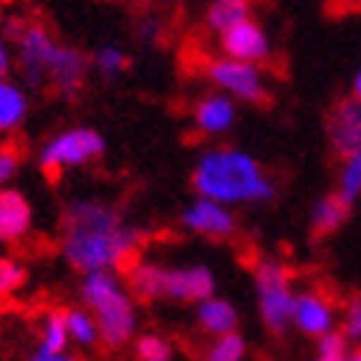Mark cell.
I'll use <instances>...</instances> for the list:
<instances>
[{"label": "cell", "mask_w": 361, "mask_h": 361, "mask_svg": "<svg viewBox=\"0 0 361 361\" xmlns=\"http://www.w3.org/2000/svg\"><path fill=\"white\" fill-rule=\"evenodd\" d=\"M144 235L138 229L123 226L118 212L94 203L80 200L68 206L62 218V256L80 274L94 270H130L135 264V252Z\"/></svg>", "instance_id": "obj_1"}, {"label": "cell", "mask_w": 361, "mask_h": 361, "mask_svg": "<svg viewBox=\"0 0 361 361\" xmlns=\"http://www.w3.org/2000/svg\"><path fill=\"white\" fill-rule=\"evenodd\" d=\"M194 188L214 203L267 200L274 185L262 176L259 161L238 150H214L200 159L194 171Z\"/></svg>", "instance_id": "obj_2"}, {"label": "cell", "mask_w": 361, "mask_h": 361, "mask_svg": "<svg viewBox=\"0 0 361 361\" xmlns=\"http://www.w3.org/2000/svg\"><path fill=\"white\" fill-rule=\"evenodd\" d=\"M82 300L92 309V317L97 320L100 341L106 350H121L130 344V338L135 332V309L130 294L118 285L112 274H106V270L85 274Z\"/></svg>", "instance_id": "obj_3"}, {"label": "cell", "mask_w": 361, "mask_h": 361, "mask_svg": "<svg viewBox=\"0 0 361 361\" xmlns=\"http://www.w3.org/2000/svg\"><path fill=\"white\" fill-rule=\"evenodd\" d=\"M256 291H259V312L262 323L270 335L282 338L294 323V294H291V270L279 262H259L256 264Z\"/></svg>", "instance_id": "obj_4"}, {"label": "cell", "mask_w": 361, "mask_h": 361, "mask_svg": "<svg viewBox=\"0 0 361 361\" xmlns=\"http://www.w3.org/2000/svg\"><path fill=\"white\" fill-rule=\"evenodd\" d=\"M12 39L18 44V56H21V68L24 77L30 80L32 88H47V74L53 56L59 50V42L50 35L47 27L42 24H12Z\"/></svg>", "instance_id": "obj_5"}, {"label": "cell", "mask_w": 361, "mask_h": 361, "mask_svg": "<svg viewBox=\"0 0 361 361\" xmlns=\"http://www.w3.org/2000/svg\"><path fill=\"white\" fill-rule=\"evenodd\" d=\"M97 156H103V138L94 130H71L53 138L42 153V171L50 179H59L62 168L68 165H88Z\"/></svg>", "instance_id": "obj_6"}, {"label": "cell", "mask_w": 361, "mask_h": 361, "mask_svg": "<svg viewBox=\"0 0 361 361\" xmlns=\"http://www.w3.org/2000/svg\"><path fill=\"white\" fill-rule=\"evenodd\" d=\"M209 77L218 82L226 92L238 94L241 100H250V103H259L264 106L270 100L267 88L262 85V77H259V68L252 62H241V59H218L209 65Z\"/></svg>", "instance_id": "obj_7"}, {"label": "cell", "mask_w": 361, "mask_h": 361, "mask_svg": "<svg viewBox=\"0 0 361 361\" xmlns=\"http://www.w3.org/2000/svg\"><path fill=\"white\" fill-rule=\"evenodd\" d=\"M214 294L209 267H165V297L176 302H203Z\"/></svg>", "instance_id": "obj_8"}, {"label": "cell", "mask_w": 361, "mask_h": 361, "mask_svg": "<svg viewBox=\"0 0 361 361\" xmlns=\"http://www.w3.org/2000/svg\"><path fill=\"white\" fill-rule=\"evenodd\" d=\"M85 71H88V59L82 53L77 47L59 44L53 65H50V74H47V88L59 97H74L85 82Z\"/></svg>", "instance_id": "obj_9"}, {"label": "cell", "mask_w": 361, "mask_h": 361, "mask_svg": "<svg viewBox=\"0 0 361 361\" xmlns=\"http://www.w3.org/2000/svg\"><path fill=\"white\" fill-rule=\"evenodd\" d=\"M183 224L191 232H197V235H206L212 241H224V238H229L232 232L238 229L235 226V218H232V214L221 203L209 200V197H203V200H197L194 206L185 209Z\"/></svg>", "instance_id": "obj_10"}, {"label": "cell", "mask_w": 361, "mask_h": 361, "mask_svg": "<svg viewBox=\"0 0 361 361\" xmlns=\"http://www.w3.org/2000/svg\"><path fill=\"white\" fill-rule=\"evenodd\" d=\"M329 135L341 159H350L361 147V103L358 100H341L335 106Z\"/></svg>", "instance_id": "obj_11"}, {"label": "cell", "mask_w": 361, "mask_h": 361, "mask_svg": "<svg viewBox=\"0 0 361 361\" xmlns=\"http://www.w3.org/2000/svg\"><path fill=\"white\" fill-rule=\"evenodd\" d=\"M294 323L302 335L323 338L326 332H332V300L317 291H305L294 297Z\"/></svg>", "instance_id": "obj_12"}, {"label": "cell", "mask_w": 361, "mask_h": 361, "mask_svg": "<svg viewBox=\"0 0 361 361\" xmlns=\"http://www.w3.org/2000/svg\"><path fill=\"white\" fill-rule=\"evenodd\" d=\"M221 47L226 50L229 59H241V62H259L267 56V35L259 30V24L244 21L238 27H232L224 32Z\"/></svg>", "instance_id": "obj_13"}, {"label": "cell", "mask_w": 361, "mask_h": 361, "mask_svg": "<svg viewBox=\"0 0 361 361\" xmlns=\"http://www.w3.org/2000/svg\"><path fill=\"white\" fill-rule=\"evenodd\" d=\"M350 214H353V200H347L341 191L323 197L312 212V238L323 241V238L335 235V232L350 221Z\"/></svg>", "instance_id": "obj_14"}, {"label": "cell", "mask_w": 361, "mask_h": 361, "mask_svg": "<svg viewBox=\"0 0 361 361\" xmlns=\"http://www.w3.org/2000/svg\"><path fill=\"white\" fill-rule=\"evenodd\" d=\"M32 224V209L18 191H0V241H18Z\"/></svg>", "instance_id": "obj_15"}, {"label": "cell", "mask_w": 361, "mask_h": 361, "mask_svg": "<svg viewBox=\"0 0 361 361\" xmlns=\"http://www.w3.org/2000/svg\"><path fill=\"white\" fill-rule=\"evenodd\" d=\"M126 282H130V291L141 302H156L165 297V267H159V264L135 262L126 270Z\"/></svg>", "instance_id": "obj_16"}, {"label": "cell", "mask_w": 361, "mask_h": 361, "mask_svg": "<svg viewBox=\"0 0 361 361\" xmlns=\"http://www.w3.org/2000/svg\"><path fill=\"white\" fill-rule=\"evenodd\" d=\"M232 121H235V109H232V103L226 97H218V94L200 100L194 109V123L209 135L226 133L232 126Z\"/></svg>", "instance_id": "obj_17"}, {"label": "cell", "mask_w": 361, "mask_h": 361, "mask_svg": "<svg viewBox=\"0 0 361 361\" xmlns=\"http://www.w3.org/2000/svg\"><path fill=\"white\" fill-rule=\"evenodd\" d=\"M197 320H200V329H206L209 335H226V332H235L238 326V314L235 309L226 302V300H203L200 309H197Z\"/></svg>", "instance_id": "obj_18"}, {"label": "cell", "mask_w": 361, "mask_h": 361, "mask_svg": "<svg viewBox=\"0 0 361 361\" xmlns=\"http://www.w3.org/2000/svg\"><path fill=\"white\" fill-rule=\"evenodd\" d=\"M244 21H250V0H214L209 9V27L218 32H226Z\"/></svg>", "instance_id": "obj_19"}, {"label": "cell", "mask_w": 361, "mask_h": 361, "mask_svg": "<svg viewBox=\"0 0 361 361\" xmlns=\"http://www.w3.org/2000/svg\"><path fill=\"white\" fill-rule=\"evenodd\" d=\"M27 115V97L15 85L0 82V133L15 130Z\"/></svg>", "instance_id": "obj_20"}, {"label": "cell", "mask_w": 361, "mask_h": 361, "mask_svg": "<svg viewBox=\"0 0 361 361\" xmlns=\"http://www.w3.org/2000/svg\"><path fill=\"white\" fill-rule=\"evenodd\" d=\"M247 353V344L238 332H226V335H218L206 347V353L200 355V361H241Z\"/></svg>", "instance_id": "obj_21"}, {"label": "cell", "mask_w": 361, "mask_h": 361, "mask_svg": "<svg viewBox=\"0 0 361 361\" xmlns=\"http://www.w3.org/2000/svg\"><path fill=\"white\" fill-rule=\"evenodd\" d=\"M65 314H68V332H71V338H74L77 344H82V347H94L97 338H100L97 320L88 312H82V309H65Z\"/></svg>", "instance_id": "obj_22"}, {"label": "cell", "mask_w": 361, "mask_h": 361, "mask_svg": "<svg viewBox=\"0 0 361 361\" xmlns=\"http://www.w3.org/2000/svg\"><path fill=\"white\" fill-rule=\"evenodd\" d=\"M68 314L65 312H50L44 320V329H42V347L53 350V353H65L68 347Z\"/></svg>", "instance_id": "obj_23"}, {"label": "cell", "mask_w": 361, "mask_h": 361, "mask_svg": "<svg viewBox=\"0 0 361 361\" xmlns=\"http://www.w3.org/2000/svg\"><path fill=\"white\" fill-rule=\"evenodd\" d=\"M135 358L138 361H171L173 347L161 335H141L135 341Z\"/></svg>", "instance_id": "obj_24"}, {"label": "cell", "mask_w": 361, "mask_h": 361, "mask_svg": "<svg viewBox=\"0 0 361 361\" xmlns=\"http://www.w3.org/2000/svg\"><path fill=\"white\" fill-rule=\"evenodd\" d=\"M344 332H326L317 344V355L314 361H347L350 358V344H347Z\"/></svg>", "instance_id": "obj_25"}, {"label": "cell", "mask_w": 361, "mask_h": 361, "mask_svg": "<svg viewBox=\"0 0 361 361\" xmlns=\"http://www.w3.org/2000/svg\"><path fill=\"white\" fill-rule=\"evenodd\" d=\"M341 194H344L347 200H355L361 194V147L347 159L344 176H341Z\"/></svg>", "instance_id": "obj_26"}, {"label": "cell", "mask_w": 361, "mask_h": 361, "mask_svg": "<svg viewBox=\"0 0 361 361\" xmlns=\"http://www.w3.org/2000/svg\"><path fill=\"white\" fill-rule=\"evenodd\" d=\"M27 282V270L12 262V259H0V297H9Z\"/></svg>", "instance_id": "obj_27"}, {"label": "cell", "mask_w": 361, "mask_h": 361, "mask_svg": "<svg viewBox=\"0 0 361 361\" xmlns=\"http://www.w3.org/2000/svg\"><path fill=\"white\" fill-rule=\"evenodd\" d=\"M94 62H97V68L103 71L106 77H115L118 71H123L126 65H130V59H126L123 53L115 50V47H103V50L97 53V59H94Z\"/></svg>", "instance_id": "obj_28"}, {"label": "cell", "mask_w": 361, "mask_h": 361, "mask_svg": "<svg viewBox=\"0 0 361 361\" xmlns=\"http://www.w3.org/2000/svg\"><path fill=\"white\" fill-rule=\"evenodd\" d=\"M344 335L361 344V297H353L344 312Z\"/></svg>", "instance_id": "obj_29"}, {"label": "cell", "mask_w": 361, "mask_h": 361, "mask_svg": "<svg viewBox=\"0 0 361 361\" xmlns=\"http://www.w3.org/2000/svg\"><path fill=\"white\" fill-rule=\"evenodd\" d=\"M18 165H21V150L18 147H0V185H4L9 176H15Z\"/></svg>", "instance_id": "obj_30"}, {"label": "cell", "mask_w": 361, "mask_h": 361, "mask_svg": "<svg viewBox=\"0 0 361 361\" xmlns=\"http://www.w3.org/2000/svg\"><path fill=\"white\" fill-rule=\"evenodd\" d=\"M30 361H77V358H74V355H68V353H53V350L39 347V350L30 355Z\"/></svg>", "instance_id": "obj_31"}, {"label": "cell", "mask_w": 361, "mask_h": 361, "mask_svg": "<svg viewBox=\"0 0 361 361\" xmlns=\"http://www.w3.org/2000/svg\"><path fill=\"white\" fill-rule=\"evenodd\" d=\"M6 71H9V53H6V44H4V30H0V77H4Z\"/></svg>", "instance_id": "obj_32"}, {"label": "cell", "mask_w": 361, "mask_h": 361, "mask_svg": "<svg viewBox=\"0 0 361 361\" xmlns=\"http://www.w3.org/2000/svg\"><path fill=\"white\" fill-rule=\"evenodd\" d=\"M353 88H355V100H361V74L355 77V85Z\"/></svg>", "instance_id": "obj_33"}, {"label": "cell", "mask_w": 361, "mask_h": 361, "mask_svg": "<svg viewBox=\"0 0 361 361\" xmlns=\"http://www.w3.org/2000/svg\"><path fill=\"white\" fill-rule=\"evenodd\" d=\"M347 361H361V347H358V350H353V353H350V358H347Z\"/></svg>", "instance_id": "obj_34"}, {"label": "cell", "mask_w": 361, "mask_h": 361, "mask_svg": "<svg viewBox=\"0 0 361 361\" xmlns=\"http://www.w3.org/2000/svg\"><path fill=\"white\" fill-rule=\"evenodd\" d=\"M0 4H9V0H0Z\"/></svg>", "instance_id": "obj_35"}]
</instances>
